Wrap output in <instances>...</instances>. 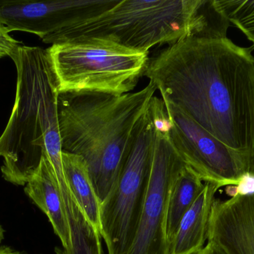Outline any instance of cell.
I'll return each instance as SVG.
<instances>
[{"label": "cell", "mask_w": 254, "mask_h": 254, "mask_svg": "<svg viewBox=\"0 0 254 254\" xmlns=\"http://www.w3.org/2000/svg\"><path fill=\"white\" fill-rule=\"evenodd\" d=\"M227 37L193 36L149 59L144 76L161 98L254 161V56Z\"/></svg>", "instance_id": "obj_1"}, {"label": "cell", "mask_w": 254, "mask_h": 254, "mask_svg": "<svg viewBox=\"0 0 254 254\" xmlns=\"http://www.w3.org/2000/svg\"><path fill=\"white\" fill-rule=\"evenodd\" d=\"M156 90L149 82L140 90L124 95L58 94L62 151L83 158L101 204L119 179L137 125Z\"/></svg>", "instance_id": "obj_2"}, {"label": "cell", "mask_w": 254, "mask_h": 254, "mask_svg": "<svg viewBox=\"0 0 254 254\" xmlns=\"http://www.w3.org/2000/svg\"><path fill=\"white\" fill-rule=\"evenodd\" d=\"M10 58L17 78L13 110L0 136L1 174L7 182L23 186L46 157L55 169L60 189H64L67 183L58 122L59 91L47 50L19 46Z\"/></svg>", "instance_id": "obj_3"}, {"label": "cell", "mask_w": 254, "mask_h": 254, "mask_svg": "<svg viewBox=\"0 0 254 254\" xmlns=\"http://www.w3.org/2000/svg\"><path fill=\"white\" fill-rule=\"evenodd\" d=\"M229 21L215 0H121L100 16L52 33L43 43L111 40L133 50L175 44L193 36L227 37Z\"/></svg>", "instance_id": "obj_4"}, {"label": "cell", "mask_w": 254, "mask_h": 254, "mask_svg": "<svg viewBox=\"0 0 254 254\" xmlns=\"http://www.w3.org/2000/svg\"><path fill=\"white\" fill-rule=\"evenodd\" d=\"M59 92H131L149 65V52L111 40L79 38L46 49Z\"/></svg>", "instance_id": "obj_5"}, {"label": "cell", "mask_w": 254, "mask_h": 254, "mask_svg": "<svg viewBox=\"0 0 254 254\" xmlns=\"http://www.w3.org/2000/svg\"><path fill=\"white\" fill-rule=\"evenodd\" d=\"M154 137L153 113L149 104L119 179L101 204V236L108 254H128L132 246L149 184Z\"/></svg>", "instance_id": "obj_6"}, {"label": "cell", "mask_w": 254, "mask_h": 254, "mask_svg": "<svg viewBox=\"0 0 254 254\" xmlns=\"http://www.w3.org/2000/svg\"><path fill=\"white\" fill-rule=\"evenodd\" d=\"M155 123L150 175L137 233L128 254H167L166 212L172 184L185 167L169 137L168 114L162 98L150 101Z\"/></svg>", "instance_id": "obj_7"}, {"label": "cell", "mask_w": 254, "mask_h": 254, "mask_svg": "<svg viewBox=\"0 0 254 254\" xmlns=\"http://www.w3.org/2000/svg\"><path fill=\"white\" fill-rule=\"evenodd\" d=\"M163 101L170 120V141L185 165L205 183H216L220 188L240 186L250 172L248 161L177 106Z\"/></svg>", "instance_id": "obj_8"}, {"label": "cell", "mask_w": 254, "mask_h": 254, "mask_svg": "<svg viewBox=\"0 0 254 254\" xmlns=\"http://www.w3.org/2000/svg\"><path fill=\"white\" fill-rule=\"evenodd\" d=\"M121 0H0V23L8 32L32 33L43 39L63 28L105 13Z\"/></svg>", "instance_id": "obj_9"}, {"label": "cell", "mask_w": 254, "mask_h": 254, "mask_svg": "<svg viewBox=\"0 0 254 254\" xmlns=\"http://www.w3.org/2000/svg\"><path fill=\"white\" fill-rule=\"evenodd\" d=\"M225 201L215 200L207 243L224 254H254V161L249 176Z\"/></svg>", "instance_id": "obj_10"}, {"label": "cell", "mask_w": 254, "mask_h": 254, "mask_svg": "<svg viewBox=\"0 0 254 254\" xmlns=\"http://www.w3.org/2000/svg\"><path fill=\"white\" fill-rule=\"evenodd\" d=\"M25 192L49 218L64 249L71 246L69 225L55 169L44 157L37 172L25 184Z\"/></svg>", "instance_id": "obj_11"}, {"label": "cell", "mask_w": 254, "mask_h": 254, "mask_svg": "<svg viewBox=\"0 0 254 254\" xmlns=\"http://www.w3.org/2000/svg\"><path fill=\"white\" fill-rule=\"evenodd\" d=\"M219 188L216 183H204L201 193L181 220L168 244L167 254H196L204 247L212 207Z\"/></svg>", "instance_id": "obj_12"}, {"label": "cell", "mask_w": 254, "mask_h": 254, "mask_svg": "<svg viewBox=\"0 0 254 254\" xmlns=\"http://www.w3.org/2000/svg\"><path fill=\"white\" fill-rule=\"evenodd\" d=\"M63 168L67 186L91 225L101 234V204L87 166L83 158L62 152Z\"/></svg>", "instance_id": "obj_13"}, {"label": "cell", "mask_w": 254, "mask_h": 254, "mask_svg": "<svg viewBox=\"0 0 254 254\" xmlns=\"http://www.w3.org/2000/svg\"><path fill=\"white\" fill-rule=\"evenodd\" d=\"M199 176L185 166L177 174L170 189L166 212L165 234L168 244L174 237L185 213L204 188Z\"/></svg>", "instance_id": "obj_14"}, {"label": "cell", "mask_w": 254, "mask_h": 254, "mask_svg": "<svg viewBox=\"0 0 254 254\" xmlns=\"http://www.w3.org/2000/svg\"><path fill=\"white\" fill-rule=\"evenodd\" d=\"M231 25L237 27L254 49V0H215Z\"/></svg>", "instance_id": "obj_15"}, {"label": "cell", "mask_w": 254, "mask_h": 254, "mask_svg": "<svg viewBox=\"0 0 254 254\" xmlns=\"http://www.w3.org/2000/svg\"><path fill=\"white\" fill-rule=\"evenodd\" d=\"M19 46V42L12 37L5 27L0 23V58H10Z\"/></svg>", "instance_id": "obj_16"}, {"label": "cell", "mask_w": 254, "mask_h": 254, "mask_svg": "<svg viewBox=\"0 0 254 254\" xmlns=\"http://www.w3.org/2000/svg\"><path fill=\"white\" fill-rule=\"evenodd\" d=\"M0 254H24L7 246H0Z\"/></svg>", "instance_id": "obj_17"}, {"label": "cell", "mask_w": 254, "mask_h": 254, "mask_svg": "<svg viewBox=\"0 0 254 254\" xmlns=\"http://www.w3.org/2000/svg\"><path fill=\"white\" fill-rule=\"evenodd\" d=\"M3 237H4V231L0 225V243H1V240H3Z\"/></svg>", "instance_id": "obj_18"}]
</instances>
